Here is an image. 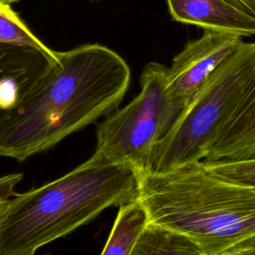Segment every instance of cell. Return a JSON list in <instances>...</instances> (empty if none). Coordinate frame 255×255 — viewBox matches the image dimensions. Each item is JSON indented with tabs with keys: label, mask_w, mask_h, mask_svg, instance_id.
I'll return each mask as SVG.
<instances>
[{
	"label": "cell",
	"mask_w": 255,
	"mask_h": 255,
	"mask_svg": "<svg viewBox=\"0 0 255 255\" xmlns=\"http://www.w3.org/2000/svg\"><path fill=\"white\" fill-rule=\"evenodd\" d=\"M254 78L255 42L241 41L155 145L146 172H164L203 160L208 145L232 117Z\"/></svg>",
	"instance_id": "obj_4"
},
{
	"label": "cell",
	"mask_w": 255,
	"mask_h": 255,
	"mask_svg": "<svg viewBox=\"0 0 255 255\" xmlns=\"http://www.w3.org/2000/svg\"><path fill=\"white\" fill-rule=\"evenodd\" d=\"M255 156V78L232 117L205 150L203 160Z\"/></svg>",
	"instance_id": "obj_9"
},
{
	"label": "cell",
	"mask_w": 255,
	"mask_h": 255,
	"mask_svg": "<svg viewBox=\"0 0 255 255\" xmlns=\"http://www.w3.org/2000/svg\"><path fill=\"white\" fill-rule=\"evenodd\" d=\"M213 174L255 190V156L237 159L202 160Z\"/></svg>",
	"instance_id": "obj_13"
},
{
	"label": "cell",
	"mask_w": 255,
	"mask_h": 255,
	"mask_svg": "<svg viewBox=\"0 0 255 255\" xmlns=\"http://www.w3.org/2000/svg\"><path fill=\"white\" fill-rule=\"evenodd\" d=\"M15 1H18V0H0V4H10Z\"/></svg>",
	"instance_id": "obj_17"
},
{
	"label": "cell",
	"mask_w": 255,
	"mask_h": 255,
	"mask_svg": "<svg viewBox=\"0 0 255 255\" xmlns=\"http://www.w3.org/2000/svg\"><path fill=\"white\" fill-rule=\"evenodd\" d=\"M130 255H203V252L187 235L148 221Z\"/></svg>",
	"instance_id": "obj_11"
},
{
	"label": "cell",
	"mask_w": 255,
	"mask_h": 255,
	"mask_svg": "<svg viewBox=\"0 0 255 255\" xmlns=\"http://www.w3.org/2000/svg\"><path fill=\"white\" fill-rule=\"evenodd\" d=\"M172 20L240 37L255 35V14L232 0H166Z\"/></svg>",
	"instance_id": "obj_8"
},
{
	"label": "cell",
	"mask_w": 255,
	"mask_h": 255,
	"mask_svg": "<svg viewBox=\"0 0 255 255\" xmlns=\"http://www.w3.org/2000/svg\"><path fill=\"white\" fill-rule=\"evenodd\" d=\"M139 195L138 173L95 151L63 176L13 194L0 210V255H32Z\"/></svg>",
	"instance_id": "obj_2"
},
{
	"label": "cell",
	"mask_w": 255,
	"mask_h": 255,
	"mask_svg": "<svg viewBox=\"0 0 255 255\" xmlns=\"http://www.w3.org/2000/svg\"><path fill=\"white\" fill-rule=\"evenodd\" d=\"M241 41L235 34L204 30L201 37L187 42L166 67V89L172 102L184 110Z\"/></svg>",
	"instance_id": "obj_6"
},
{
	"label": "cell",
	"mask_w": 255,
	"mask_h": 255,
	"mask_svg": "<svg viewBox=\"0 0 255 255\" xmlns=\"http://www.w3.org/2000/svg\"><path fill=\"white\" fill-rule=\"evenodd\" d=\"M22 178L23 174L21 172L11 173L0 177V201H4L13 196L15 188Z\"/></svg>",
	"instance_id": "obj_14"
},
{
	"label": "cell",
	"mask_w": 255,
	"mask_h": 255,
	"mask_svg": "<svg viewBox=\"0 0 255 255\" xmlns=\"http://www.w3.org/2000/svg\"><path fill=\"white\" fill-rule=\"evenodd\" d=\"M224 255H255V234L228 249Z\"/></svg>",
	"instance_id": "obj_15"
},
{
	"label": "cell",
	"mask_w": 255,
	"mask_h": 255,
	"mask_svg": "<svg viewBox=\"0 0 255 255\" xmlns=\"http://www.w3.org/2000/svg\"><path fill=\"white\" fill-rule=\"evenodd\" d=\"M148 221L147 210L139 197L119 205L113 228L101 253L130 255Z\"/></svg>",
	"instance_id": "obj_10"
},
{
	"label": "cell",
	"mask_w": 255,
	"mask_h": 255,
	"mask_svg": "<svg viewBox=\"0 0 255 255\" xmlns=\"http://www.w3.org/2000/svg\"><path fill=\"white\" fill-rule=\"evenodd\" d=\"M5 201V200H4ZM4 201H0V210H1V208H2V205H3V202Z\"/></svg>",
	"instance_id": "obj_18"
},
{
	"label": "cell",
	"mask_w": 255,
	"mask_h": 255,
	"mask_svg": "<svg viewBox=\"0 0 255 255\" xmlns=\"http://www.w3.org/2000/svg\"><path fill=\"white\" fill-rule=\"evenodd\" d=\"M57 61L56 51L0 43V138Z\"/></svg>",
	"instance_id": "obj_7"
},
{
	"label": "cell",
	"mask_w": 255,
	"mask_h": 255,
	"mask_svg": "<svg viewBox=\"0 0 255 255\" xmlns=\"http://www.w3.org/2000/svg\"><path fill=\"white\" fill-rule=\"evenodd\" d=\"M140 92L98 125L96 150L115 163L146 172L155 145L169 132L183 110L166 89V66L150 62L141 71Z\"/></svg>",
	"instance_id": "obj_5"
},
{
	"label": "cell",
	"mask_w": 255,
	"mask_h": 255,
	"mask_svg": "<svg viewBox=\"0 0 255 255\" xmlns=\"http://www.w3.org/2000/svg\"><path fill=\"white\" fill-rule=\"evenodd\" d=\"M232 1L240 5L250 13L255 14V0H232Z\"/></svg>",
	"instance_id": "obj_16"
},
{
	"label": "cell",
	"mask_w": 255,
	"mask_h": 255,
	"mask_svg": "<svg viewBox=\"0 0 255 255\" xmlns=\"http://www.w3.org/2000/svg\"><path fill=\"white\" fill-rule=\"evenodd\" d=\"M0 43L31 46L47 53H54V50L32 33L9 4H0Z\"/></svg>",
	"instance_id": "obj_12"
},
{
	"label": "cell",
	"mask_w": 255,
	"mask_h": 255,
	"mask_svg": "<svg viewBox=\"0 0 255 255\" xmlns=\"http://www.w3.org/2000/svg\"><path fill=\"white\" fill-rule=\"evenodd\" d=\"M57 64L0 138V156L24 161L107 117L123 101L130 69L117 52L86 44L57 52Z\"/></svg>",
	"instance_id": "obj_1"
},
{
	"label": "cell",
	"mask_w": 255,
	"mask_h": 255,
	"mask_svg": "<svg viewBox=\"0 0 255 255\" xmlns=\"http://www.w3.org/2000/svg\"><path fill=\"white\" fill-rule=\"evenodd\" d=\"M138 178L149 221L187 235L203 255H224L255 234V190L213 174L202 160Z\"/></svg>",
	"instance_id": "obj_3"
}]
</instances>
